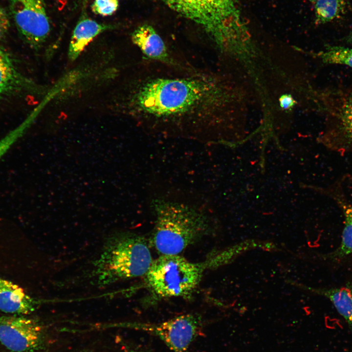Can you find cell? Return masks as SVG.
I'll return each mask as SVG.
<instances>
[{
	"label": "cell",
	"mask_w": 352,
	"mask_h": 352,
	"mask_svg": "<svg viewBox=\"0 0 352 352\" xmlns=\"http://www.w3.org/2000/svg\"><path fill=\"white\" fill-rule=\"evenodd\" d=\"M221 97L207 73L181 70L145 73L127 100L129 111L151 130L207 141Z\"/></svg>",
	"instance_id": "obj_1"
},
{
	"label": "cell",
	"mask_w": 352,
	"mask_h": 352,
	"mask_svg": "<svg viewBox=\"0 0 352 352\" xmlns=\"http://www.w3.org/2000/svg\"><path fill=\"white\" fill-rule=\"evenodd\" d=\"M151 207L155 217L152 243L161 255H179L207 234V214L195 206L156 198Z\"/></svg>",
	"instance_id": "obj_2"
},
{
	"label": "cell",
	"mask_w": 352,
	"mask_h": 352,
	"mask_svg": "<svg viewBox=\"0 0 352 352\" xmlns=\"http://www.w3.org/2000/svg\"><path fill=\"white\" fill-rule=\"evenodd\" d=\"M144 237L129 231L113 233L105 240L94 262L92 275L99 286L145 276L153 262Z\"/></svg>",
	"instance_id": "obj_3"
},
{
	"label": "cell",
	"mask_w": 352,
	"mask_h": 352,
	"mask_svg": "<svg viewBox=\"0 0 352 352\" xmlns=\"http://www.w3.org/2000/svg\"><path fill=\"white\" fill-rule=\"evenodd\" d=\"M198 24L216 42L223 44L245 32L239 0H161Z\"/></svg>",
	"instance_id": "obj_4"
},
{
	"label": "cell",
	"mask_w": 352,
	"mask_h": 352,
	"mask_svg": "<svg viewBox=\"0 0 352 352\" xmlns=\"http://www.w3.org/2000/svg\"><path fill=\"white\" fill-rule=\"evenodd\" d=\"M213 260L196 263L179 255H160L154 260L145 277L148 285L161 297H188L198 287Z\"/></svg>",
	"instance_id": "obj_5"
},
{
	"label": "cell",
	"mask_w": 352,
	"mask_h": 352,
	"mask_svg": "<svg viewBox=\"0 0 352 352\" xmlns=\"http://www.w3.org/2000/svg\"><path fill=\"white\" fill-rule=\"evenodd\" d=\"M126 326L157 337L172 352H187L200 335L202 323L199 315L189 313L160 323H133Z\"/></svg>",
	"instance_id": "obj_6"
},
{
	"label": "cell",
	"mask_w": 352,
	"mask_h": 352,
	"mask_svg": "<svg viewBox=\"0 0 352 352\" xmlns=\"http://www.w3.org/2000/svg\"><path fill=\"white\" fill-rule=\"evenodd\" d=\"M9 12L22 39L31 47L40 48L51 26L44 0H8Z\"/></svg>",
	"instance_id": "obj_7"
},
{
	"label": "cell",
	"mask_w": 352,
	"mask_h": 352,
	"mask_svg": "<svg viewBox=\"0 0 352 352\" xmlns=\"http://www.w3.org/2000/svg\"><path fill=\"white\" fill-rule=\"evenodd\" d=\"M43 329L35 320L23 316L0 317V342L13 352H30L41 343Z\"/></svg>",
	"instance_id": "obj_8"
},
{
	"label": "cell",
	"mask_w": 352,
	"mask_h": 352,
	"mask_svg": "<svg viewBox=\"0 0 352 352\" xmlns=\"http://www.w3.org/2000/svg\"><path fill=\"white\" fill-rule=\"evenodd\" d=\"M131 39L148 58L166 65L178 67L171 58L165 43L151 25L145 24L137 27Z\"/></svg>",
	"instance_id": "obj_9"
},
{
	"label": "cell",
	"mask_w": 352,
	"mask_h": 352,
	"mask_svg": "<svg viewBox=\"0 0 352 352\" xmlns=\"http://www.w3.org/2000/svg\"><path fill=\"white\" fill-rule=\"evenodd\" d=\"M114 27L112 24L98 22L83 14L75 25L70 40L67 52L69 60L75 61L96 37Z\"/></svg>",
	"instance_id": "obj_10"
},
{
	"label": "cell",
	"mask_w": 352,
	"mask_h": 352,
	"mask_svg": "<svg viewBox=\"0 0 352 352\" xmlns=\"http://www.w3.org/2000/svg\"><path fill=\"white\" fill-rule=\"evenodd\" d=\"M36 301L22 288L0 278V310L17 315H27L35 308Z\"/></svg>",
	"instance_id": "obj_11"
},
{
	"label": "cell",
	"mask_w": 352,
	"mask_h": 352,
	"mask_svg": "<svg viewBox=\"0 0 352 352\" xmlns=\"http://www.w3.org/2000/svg\"><path fill=\"white\" fill-rule=\"evenodd\" d=\"M37 87L24 77L7 54L0 48V100L25 89L36 90Z\"/></svg>",
	"instance_id": "obj_12"
},
{
	"label": "cell",
	"mask_w": 352,
	"mask_h": 352,
	"mask_svg": "<svg viewBox=\"0 0 352 352\" xmlns=\"http://www.w3.org/2000/svg\"><path fill=\"white\" fill-rule=\"evenodd\" d=\"M332 106V116L335 120L333 130L341 145L352 148V91L338 96Z\"/></svg>",
	"instance_id": "obj_13"
},
{
	"label": "cell",
	"mask_w": 352,
	"mask_h": 352,
	"mask_svg": "<svg viewBox=\"0 0 352 352\" xmlns=\"http://www.w3.org/2000/svg\"><path fill=\"white\" fill-rule=\"evenodd\" d=\"M320 293L332 303L352 332V286L324 289Z\"/></svg>",
	"instance_id": "obj_14"
},
{
	"label": "cell",
	"mask_w": 352,
	"mask_h": 352,
	"mask_svg": "<svg viewBox=\"0 0 352 352\" xmlns=\"http://www.w3.org/2000/svg\"><path fill=\"white\" fill-rule=\"evenodd\" d=\"M346 0H317L315 3V22L317 24L330 22L344 11Z\"/></svg>",
	"instance_id": "obj_15"
},
{
	"label": "cell",
	"mask_w": 352,
	"mask_h": 352,
	"mask_svg": "<svg viewBox=\"0 0 352 352\" xmlns=\"http://www.w3.org/2000/svg\"><path fill=\"white\" fill-rule=\"evenodd\" d=\"M344 226L340 244L332 254V258H342L352 255V203L343 206Z\"/></svg>",
	"instance_id": "obj_16"
},
{
	"label": "cell",
	"mask_w": 352,
	"mask_h": 352,
	"mask_svg": "<svg viewBox=\"0 0 352 352\" xmlns=\"http://www.w3.org/2000/svg\"><path fill=\"white\" fill-rule=\"evenodd\" d=\"M320 56L326 63L345 65L352 68V48L341 46H330Z\"/></svg>",
	"instance_id": "obj_17"
},
{
	"label": "cell",
	"mask_w": 352,
	"mask_h": 352,
	"mask_svg": "<svg viewBox=\"0 0 352 352\" xmlns=\"http://www.w3.org/2000/svg\"><path fill=\"white\" fill-rule=\"evenodd\" d=\"M119 7V0H94L91 5L93 13L101 16L113 14Z\"/></svg>",
	"instance_id": "obj_18"
},
{
	"label": "cell",
	"mask_w": 352,
	"mask_h": 352,
	"mask_svg": "<svg viewBox=\"0 0 352 352\" xmlns=\"http://www.w3.org/2000/svg\"><path fill=\"white\" fill-rule=\"evenodd\" d=\"M26 131L24 126L21 124L0 140V158L23 135Z\"/></svg>",
	"instance_id": "obj_19"
},
{
	"label": "cell",
	"mask_w": 352,
	"mask_h": 352,
	"mask_svg": "<svg viewBox=\"0 0 352 352\" xmlns=\"http://www.w3.org/2000/svg\"><path fill=\"white\" fill-rule=\"evenodd\" d=\"M10 27L9 15L5 9L0 5V41L6 37Z\"/></svg>",
	"instance_id": "obj_20"
},
{
	"label": "cell",
	"mask_w": 352,
	"mask_h": 352,
	"mask_svg": "<svg viewBox=\"0 0 352 352\" xmlns=\"http://www.w3.org/2000/svg\"><path fill=\"white\" fill-rule=\"evenodd\" d=\"M281 106L284 109H287L293 105L294 101L289 95H284L280 99Z\"/></svg>",
	"instance_id": "obj_21"
},
{
	"label": "cell",
	"mask_w": 352,
	"mask_h": 352,
	"mask_svg": "<svg viewBox=\"0 0 352 352\" xmlns=\"http://www.w3.org/2000/svg\"><path fill=\"white\" fill-rule=\"evenodd\" d=\"M128 352H144L141 351L139 350H131L129 351Z\"/></svg>",
	"instance_id": "obj_22"
},
{
	"label": "cell",
	"mask_w": 352,
	"mask_h": 352,
	"mask_svg": "<svg viewBox=\"0 0 352 352\" xmlns=\"http://www.w3.org/2000/svg\"><path fill=\"white\" fill-rule=\"evenodd\" d=\"M308 0L310 2H312V3H315V2H316L317 0Z\"/></svg>",
	"instance_id": "obj_23"
},
{
	"label": "cell",
	"mask_w": 352,
	"mask_h": 352,
	"mask_svg": "<svg viewBox=\"0 0 352 352\" xmlns=\"http://www.w3.org/2000/svg\"><path fill=\"white\" fill-rule=\"evenodd\" d=\"M350 40L351 41H352V35H351V37H350Z\"/></svg>",
	"instance_id": "obj_24"
}]
</instances>
